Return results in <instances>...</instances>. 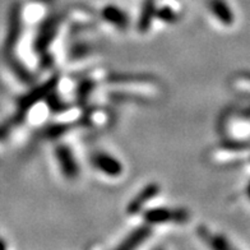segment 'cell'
Masks as SVG:
<instances>
[{"mask_svg": "<svg viewBox=\"0 0 250 250\" xmlns=\"http://www.w3.org/2000/svg\"><path fill=\"white\" fill-rule=\"evenodd\" d=\"M153 235V227L148 224L142 222L139 226H137L133 231H130L126 236L123 239L120 243L116 245L118 249L122 250H132L138 249L142 245H145Z\"/></svg>", "mask_w": 250, "mask_h": 250, "instance_id": "obj_7", "label": "cell"}, {"mask_svg": "<svg viewBox=\"0 0 250 250\" xmlns=\"http://www.w3.org/2000/svg\"><path fill=\"white\" fill-rule=\"evenodd\" d=\"M97 21L118 32H125L130 26V18L126 12L115 5H106L102 8L97 16Z\"/></svg>", "mask_w": 250, "mask_h": 250, "instance_id": "obj_6", "label": "cell"}, {"mask_svg": "<svg viewBox=\"0 0 250 250\" xmlns=\"http://www.w3.org/2000/svg\"><path fill=\"white\" fill-rule=\"evenodd\" d=\"M245 195H247L248 201H250V180L247 184V187H245Z\"/></svg>", "mask_w": 250, "mask_h": 250, "instance_id": "obj_12", "label": "cell"}, {"mask_svg": "<svg viewBox=\"0 0 250 250\" xmlns=\"http://www.w3.org/2000/svg\"><path fill=\"white\" fill-rule=\"evenodd\" d=\"M95 53V45L87 40H76L65 51V58L69 62H79L86 60Z\"/></svg>", "mask_w": 250, "mask_h": 250, "instance_id": "obj_10", "label": "cell"}, {"mask_svg": "<svg viewBox=\"0 0 250 250\" xmlns=\"http://www.w3.org/2000/svg\"><path fill=\"white\" fill-rule=\"evenodd\" d=\"M53 158L58 171L68 181H76L81 176V164L76 152L68 143L56 141L53 147Z\"/></svg>", "mask_w": 250, "mask_h": 250, "instance_id": "obj_3", "label": "cell"}, {"mask_svg": "<svg viewBox=\"0 0 250 250\" xmlns=\"http://www.w3.org/2000/svg\"><path fill=\"white\" fill-rule=\"evenodd\" d=\"M250 143L239 139H226L216 146L209 153V160L221 166H232L244 161H249Z\"/></svg>", "mask_w": 250, "mask_h": 250, "instance_id": "obj_1", "label": "cell"}, {"mask_svg": "<svg viewBox=\"0 0 250 250\" xmlns=\"http://www.w3.org/2000/svg\"><path fill=\"white\" fill-rule=\"evenodd\" d=\"M161 194V187L158 183H148L141 188V190L128 202L125 207V214L129 218L142 217L146 209L152 207V203Z\"/></svg>", "mask_w": 250, "mask_h": 250, "instance_id": "obj_5", "label": "cell"}, {"mask_svg": "<svg viewBox=\"0 0 250 250\" xmlns=\"http://www.w3.org/2000/svg\"><path fill=\"white\" fill-rule=\"evenodd\" d=\"M190 212L187 208L157 206L149 207L142 214V221L149 226H181L189 222Z\"/></svg>", "mask_w": 250, "mask_h": 250, "instance_id": "obj_2", "label": "cell"}, {"mask_svg": "<svg viewBox=\"0 0 250 250\" xmlns=\"http://www.w3.org/2000/svg\"><path fill=\"white\" fill-rule=\"evenodd\" d=\"M197 235L199 237V240L206 245V247L211 248V249L217 250H226L232 249L234 245L229 241L226 236L222 234L214 232L208 226H199L197 229Z\"/></svg>", "mask_w": 250, "mask_h": 250, "instance_id": "obj_8", "label": "cell"}, {"mask_svg": "<svg viewBox=\"0 0 250 250\" xmlns=\"http://www.w3.org/2000/svg\"><path fill=\"white\" fill-rule=\"evenodd\" d=\"M89 164L97 174L110 180L120 179L124 175L123 162L105 149H96L89 155Z\"/></svg>", "mask_w": 250, "mask_h": 250, "instance_id": "obj_4", "label": "cell"}, {"mask_svg": "<svg viewBox=\"0 0 250 250\" xmlns=\"http://www.w3.org/2000/svg\"><path fill=\"white\" fill-rule=\"evenodd\" d=\"M208 10L221 26L231 27L235 23V14L225 0H209Z\"/></svg>", "mask_w": 250, "mask_h": 250, "instance_id": "obj_9", "label": "cell"}, {"mask_svg": "<svg viewBox=\"0 0 250 250\" xmlns=\"http://www.w3.org/2000/svg\"><path fill=\"white\" fill-rule=\"evenodd\" d=\"M231 87L239 92L250 96V72H239L231 77Z\"/></svg>", "mask_w": 250, "mask_h": 250, "instance_id": "obj_11", "label": "cell"}]
</instances>
